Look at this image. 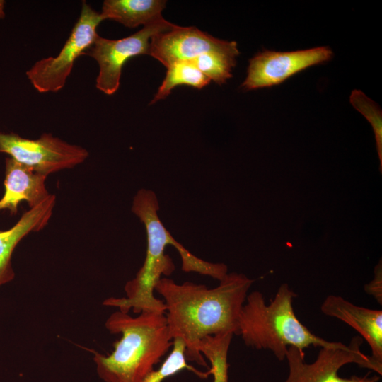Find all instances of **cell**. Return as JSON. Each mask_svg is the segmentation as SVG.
Instances as JSON below:
<instances>
[{
    "label": "cell",
    "instance_id": "6da1fadb",
    "mask_svg": "<svg viewBox=\"0 0 382 382\" xmlns=\"http://www.w3.org/2000/svg\"><path fill=\"white\" fill-rule=\"evenodd\" d=\"M253 282L232 272L212 289L190 282L178 284L167 277L157 282L154 290L164 299L170 336L184 340L187 361L207 367L198 349L200 340L223 332L238 335L239 315Z\"/></svg>",
    "mask_w": 382,
    "mask_h": 382
},
{
    "label": "cell",
    "instance_id": "7a4b0ae2",
    "mask_svg": "<svg viewBox=\"0 0 382 382\" xmlns=\"http://www.w3.org/2000/svg\"><path fill=\"white\" fill-rule=\"evenodd\" d=\"M105 325L121 337L110 354L94 352L96 371L104 382H143L173 345L163 313L143 311L133 317L117 311Z\"/></svg>",
    "mask_w": 382,
    "mask_h": 382
},
{
    "label": "cell",
    "instance_id": "3957f363",
    "mask_svg": "<svg viewBox=\"0 0 382 382\" xmlns=\"http://www.w3.org/2000/svg\"><path fill=\"white\" fill-rule=\"evenodd\" d=\"M159 202L156 193L141 189L134 195L132 211L144 224L147 237V250L143 265L135 277L125 286V297L106 299L103 305L115 307L123 313L132 309L134 313L153 311L165 313L164 302L157 299L154 291L161 276H169L175 270L170 257L165 253L168 245H172L180 255L182 262H189L192 254L177 241L166 228L158 216Z\"/></svg>",
    "mask_w": 382,
    "mask_h": 382
},
{
    "label": "cell",
    "instance_id": "277c9868",
    "mask_svg": "<svg viewBox=\"0 0 382 382\" xmlns=\"http://www.w3.org/2000/svg\"><path fill=\"white\" fill-rule=\"evenodd\" d=\"M296 296L286 283L280 285L268 304L258 291L248 294L238 319V335L245 345L268 349L279 361H284L289 347L303 352L310 346L321 348L342 344L320 337L301 323L292 305Z\"/></svg>",
    "mask_w": 382,
    "mask_h": 382
},
{
    "label": "cell",
    "instance_id": "5b68a950",
    "mask_svg": "<svg viewBox=\"0 0 382 382\" xmlns=\"http://www.w3.org/2000/svg\"><path fill=\"white\" fill-rule=\"evenodd\" d=\"M102 21L100 14L83 1L80 16L58 55L37 61L25 73L38 92H57L64 86L76 59L98 36L96 30Z\"/></svg>",
    "mask_w": 382,
    "mask_h": 382
},
{
    "label": "cell",
    "instance_id": "8992f818",
    "mask_svg": "<svg viewBox=\"0 0 382 382\" xmlns=\"http://www.w3.org/2000/svg\"><path fill=\"white\" fill-rule=\"evenodd\" d=\"M363 339L354 337L348 345L321 347L316 359L311 364L305 362L304 352L289 347L286 354L289 374L284 382H361L364 377L352 376L349 378L338 375L339 370L348 364L382 374V363L360 350Z\"/></svg>",
    "mask_w": 382,
    "mask_h": 382
},
{
    "label": "cell",
    "instance_id": "52a82bcc",
    "mask_svg": "<svg viewBox=\"0 0 382 382\" xmlns=\"http://www.w3.org/2000/svg\"><path fill=\"white\" fill-rule=\"evenodd\" d=\"M175 25L161 17L125 38L109 40L98 35L84 53L93 57L98 64L96 88L105 94H114L119 88L125 62L132 57L149 54L151 38L170 30Z\"/></svg>",
    "mask_w": 382,
    "mask_h": 382
},
{
    "label": "cell",
    "instance_id": "ba28073f",
    "mask_svg": "<svg viewBox=\"0 0 382 382\" xmlns=\"http://www.w3.org/2000/svg\"><path fill=\"white\" fill-rule=\"evenodd\" d=\"M0 152L46 176L83 163L89 154L86 149L70 144L50 133L30 139L16 133L0 132Z\"/></svg>",
    "mask_w": 382,
    "mask_h": 382
},
{
    "label": "cell",
    "instance_id": "9c48e42d",
    "mask_svg": "<svg viewBox=\"0 0 382 382\" xmlns=\"http://www.w3.org/2000/svg\"><path fill=\"white\" fill-rule=\"evenodd\" d=\"M332 56L328 47L282 52L265 50L249 60L241 87L253 90L278 85L309 66L329 61Z\"/></svg>",
    "mask_w": 382,
    "mask_h": 382
},
{
    "label": "cell",
    "instance_id": "30bf717a",
    "mask_svg": "<svg viewBox=\"0 0 382 382\" xmlns=\"http://www.w3.org/2000/svg\"><path fill=\"white\" fill-rule=\"evenodd\" d=\"M213 51L239 54L237 43L214 37L195 27L175 25L172 29L151 38L149 54L166 68L180 61H192Z\"/></svg>",
    "mask_w": 382,
    "mask_h": 382
},
{
    "label": "cell",
    "instance_id": "8fae6325",
    "mask_svg": "<svg viewBox=\"0 0 382 382\" xmlns=\"http://www.w3.org/2000/svg\"><path fill=\"white\" fill-rule=\"evenodd\" d=\"M325 316L351 326L365 340L371 357L382 363V311L352 303L340 296L328 295L320 306Z\"/></svg>",
    "mask_w": 382,
    "mask_h": 382
},
{
    "label": "cell",
    "instance_id": "7c38bea8",
    "mask_svg": "<svg viewBox=\"0 0 382 382\" xmlns=\"http://www.w3.org/2000/svg\"><path fill=\"white\" fill-rule=\"evenodd\" d=\"M47 176L33 170L11 157L6 158L4 194L0 199V211L9 210L16 214L21 202L33 208L49 195L45 187Z\"/></svg>",
    "mask_w": 382,
    "mask_h": 382
},
{
    "label": "cell",
    "instance_id": "4fadbf2b",
    "mask_svg": "<svg viewBox=\"0 0 382 382\" xmlns=\"http://www.w3.org/2000/svg\"><path fill=\"white\" fill-rule=\"evenodd\" d=\"M56 197L50 195L39 204L24 212L11 228L0 231V287L15 277L11 256L18 243L29 233L42 229L48 223Z\"/></svg>",
    "mask_w": 382,
    "mask_h": 382
},
{
    "label": "cell",
    "instance_id": "5bb4252c",
    "mask_svg": "<svg viewBox=\"0 0 382 382\" xmlns=\"http://www.w3.org/2000/svg\"><path fill=\"white\" fill-rule=\"evenodd\" d=\"M165 6L166 1L161 0H105L100 14L103 21L110 19L136 28L163 17Z\"/></svg>",
    "mask_w": 382,
    "mask_h": 382
},
{
    "label": "cell",
    "instance_id": "9a60e30c",
    "mask_svg": "<svg viewBox=\"0 0 382 382\" xmlns=\"http://www.w3.org/2000/svg\"><path fill=\"white\" fill-rule=\"evenodd\" d=\"M234 334L223 332L203 337L198 345L199 352L210 362L209 369L214 382H228L227 361L228 348Z\"/></svg>",
    "mask_w": 382,
    "mask_h": 382
},
{
    "label": "cell",
    "instance_id": "2e32d148",
    "mask_svg": "<svg viewBox=\"0 0 382 382\" xmlns=\"http://www.w3.org/2000/svg\"><path fill=\"white\" fill-rule=\"evenodd\" d=\"M210 81V79L204 75L192 61L175 62L167 67L166 77L151 103L165 98L178 85H187L201 89L207 86Z\"/></svg>",
    "mask_w": 382,
    "mask_h": 382
},
{
    "label": "cell",
    "instance_id": "e0dca14e",
    "mask_svg": "<svg viewBox=\"0 0 382 382\" xmlns=\"http://www.w3.org/2000/svg\"><path fill=\"white\" fill-rule=\"evenodd\" d=\"M172 351L161 366L157 370H152L144 379L143 382H162L164 379L178 372L187 369L201 379H206L211 375L209 369L201 371L187 362L185 357V343L180 337L173 339Z\"/></svg>",
    "mask_w": 382,
    "mask_h": 382
},
{
    "label": "cell",
    "instance_id": "ac0fdd59",
    "mask_svg": "<svg viewBox=\"0 0 382 382\" xmlns=\"http://www.w3.org/2000/svg\"><path fill=\"white\" fill-rule=\"evenodd\" d=\"M237 56L233 53L213 51L202 54L192 62L210 81L222 84L232 77Z\"/></svg>",
    "mask_w": 382,
    "mask_h": 382
},
{
    "label": "cell",
    "instance_id": "d6986e66",
    "mask_svg": "<svg viewBox=\"0 0 382 382\" xmlns=\"http://www.w3.org/2000/svg\"><path fill=\"white\" fill-rule=\"evenodd\" d=\"M350 103L360 112L371 125L376 143V149L379 158L380 173H382V112L379 106L362 91H352L350 95Z\"/></svg>",
    "mask_w": 382,
    "mask_h": 382
},
{
    "label": "cell",
    "instance_id": "ffe728a7",
    "mask_svg": "<svg viewBox=\"0 0 382 382\" xmlns=\"http://www.w3.org/2000/svg\"><path fill=\"white\" fill-rule=\"evenodd\" d=\"M364 291L369 295L372 296L376 301L382 304V265L381 260L375 267L374 277L364 286Z\"/></svg>",
    "mask_w": 382,
    "mask_h": 382
},
{
    "label": "cell",
    "instance_id": "44dd1931",
    "mask_svg": "<svg viewBox=\"0 0 382 382\" xmlns=\"http://www.w3.org/2000/svg\"><path fill=\"white\" fill-rule=\"evenodd\" d=\"M380 380V377L377 375H374L372 376H366L363 378L361 382H378Z\"/></svg>",
    "mask_w": 382,
    "mask_h": 382
}]
</instances>
